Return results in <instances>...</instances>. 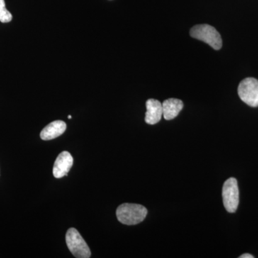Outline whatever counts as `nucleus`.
<instances>
[{
	"instance_id": "nucleus-1",
	"label": "nucleus",
	"mask_w": 258,
	"mask_h": 258,
	"mask_svg": "<svg viewBox=\"0 0 258 258\" xmlns=\"http://www.w3.org/2000/svg\"><path fill=\"white\" fill-rule=\"evenodd\" d=\"M147 213L145 207L137 204H122L116 210L118 221L126 225H138L144 221Z\"/></svg>"
},
{
	"instance_id": "nucleus-2",
	"label": "nucleus",
	"mask_w": 258,
	"mask_h": 258,
	"mask_svg": "<svg viewBox=\"0 0 258 258\" xmlns=\"http://www.w3.org/2000/svg\"><path fill=\"white\" fill-rule=\"evenodd\" d=\"M190 35L193 38L208 44L215 50H220L222 46V40L220 33L214 27L206 24L193 27L190 30Z\"/></svg>"
},
{
	"instance_id": "nucleus-3",
	"label": "nucleus",
	"mask_w": 258,
	"mask_h": 258,
	"mask_svg": "<svg viewBox=\"0 0 258 258\" xmlns=\"http://www.w3.org/2000/svg\"><path fill=\"white\" fill-rule=\"evenodd\" d=\"M66 240L68 247L75 257L78 258L91 257V249L76 229L70 228L68 230Z\"/></svg>"
},
{
	"instance_id": "nucleus-4",
	"label": "nucleus",
	"mask_w": 258,
	"mask_h": 258,
	"mask_svg": "<svg viewBox=\"0 0 258 258\" xmlns=\"http://www.w3.org/2000/svg\"><path fill=\"white\" fill-rule=\"evenodd\" d=\"M224 206L227 212L234 213L239 205V189L235 178L231 177L225 181L222 187Z\"/></svg>"
},
{
	"instance_id": "nucleus-5",
	"label": "nucleus",
	"mask_w": 258,
	"mask_h": 258,
	"mask_svg": "<svg viewBox=\"0 0 258 258\" xmlns=\"http://www.w3.org/2000/svg\"><path fill=\"white\" fill-rule=\"evenodd\" d=\"M238 95L244 103L251 107H258V81L247 78L241 81L238 86Z\"/></svg>"
},
{
	"instance_id": "nucleus-6",
	"label": "nucleus",
	"mask_w": 258,
	"mask_h": 258,
	"mask_svg": "<svg viewBox=\"0 0 258 258\" xmlns=\"http://www.w3.org/2000/svg\"><path fill=\"white\" fill-rule=\"evenodd\" d=\"M74 164V158L69 152H62L59 154L53 166V175L57 179L63 177L69 174Z\"/></svg>"
},
{
	"instance_id": "nucleus-7",
	"label": "nucleus",
	"mask_w": 258,
	"mask_h": 258,
	"mask_svg": "<svg viewBox=\"0 0 258 258\" xmlns=\"http://www.w3.org/2000/svg\"><path fill=\"white\" fill-rule=\"evenodd\" d=\"M146 123L154 125L160 121L163 115L162 103L156 99H149L146 103Z\"/></svg>"
},
{
	"instance_id": "nucleus-8",
	"label": "nucleus",
	"mask_w": 258,
	"mask_h": 258,
	"mask_svg": "<svg viewBox=\"0 0 258 258\" xmlns=\"http://www.w3.org/2000/svg\"><path fill=\"white\" fill-rule=\"evenodd\" d=\"M66 123L62 120H55L51 122L47 126L42 129L40 133V138L44 141L52 140L60 137L66 132Z\"/></svg>"
},
{
	"instance_id": "nucleus-9",
	"label": "nucleus",
	"mask_w": 258,
	"mask_h": 258,
	"mask_svg": "<svg viewBox=\"0 0 258 258\" xmlns=\"http://www.w3.org/2000/svg\"><path fill=\"white\" fill-rule=\"evenodd\" d=\"M184 103L179 99L169 98L163 102V116L166 120L174 119L182 110Z\"/></svg>"
},
{
	"instance_id": "nucleus-10",
	"label": "nucleus",
	"mask_w": 258,
	"mask_h": 258,
	"mask_svg": "<svg viewBox=\"0 0 258 258\" xmlns=\"http://www.w3.org/2000/svg\"><path fill=\"white\" fill-rule=\"evenodd\" d=\"M13 20V15L6 9L5 0H0V22L8 23Z\"/></svg>"
},
{
	"instance_id": "nucleus-11",
	"label": "nucleus",
	"mask_w": 258,
	"mask_h": 258,
	"mask_svg": "<svg viewBox=\"0 0 258 258\" xmlns=\"http://www.w3.org/2000/svg\"><path fill=\"white\" fill-rule=\"evenodd\" d=\"M240 258H254V256L250 254H243L240 255Z\"/></svg>"
},
{
	"instance_id": "nucleus-12",
	"label": "nucleus",
	"mask_w": 258,
	"mask_h": 258,
	"mask_svg": "<svg viewBox=\"0 0 258 258\" xmlns=\"http://www.w3.org/2000/svg\"><path fill=\"white\" fill-rule=\"evenodd\" d=\"M71 118H72V117H71V115H69V119H71Z\"/></svg>"
}]
</instances>
